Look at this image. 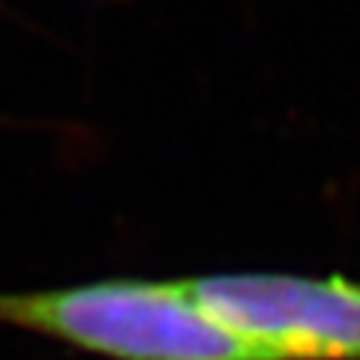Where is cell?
Here are the masks:
<instances>
[{"mask_svg": "<svg viewBox=\"0 0 360 360\" xmlns=\"http://www.w3.org/2000/svg\"><path fill=\"white\" fill-rule=\"evenodd\" d=\"M0 324L115 360H274L186 300L174 279L0 295Z\"/></svg>", "mask_w": 360, "mask_h": 360, "instance_id": "6da1fadb", "label": "cell"}, {"mask_svg": "<svg viewBox=\"0 0 360 360\" xmlns=\"http://www.w3.org/2000/svg\"><path fill=\"white\" fill-rule=\"evenodd\" d=\"M174 285L274 360H360V285L342 276L219 274Z\"/></svg>", "mask_w": 360, "mask_h": 360, "instance_id": "7a4b0ae2", "label": "cell"}]
</instances>
